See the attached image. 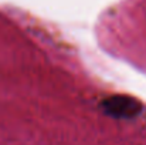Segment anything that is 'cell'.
Segmentation results:
<instances>
[{
	"label": "cell",
	"instance_id": "6da1fadb",
	"mask_svg": "<svg viewBox=\"0 0 146 145\" xmlns=\"http://www.w3.org/2000/svg\"><path fill=\"white\" fill-rule=\"evenodd\" d=\"M104 114L112 118H133L142 111V104L129 96H112L101 104Z\"/></svg>",
	"mask_w": 146,
	"mask_h": 145
}]
</instances>
